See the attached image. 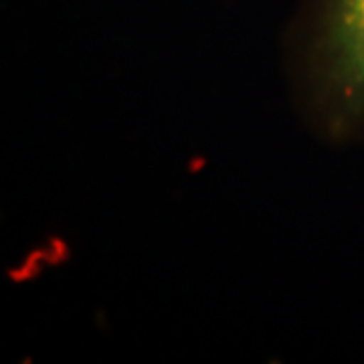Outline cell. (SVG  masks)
I'll list each match as a JSON object with an SVG mask.
<instances>
[{
  "label": "cell",
  "instance_id": "cell-1",
  "mask_svg": "<svg viewBox=\"0 0 364 364\" xmlns=\"http://www.w3.org/2000/svg\"><path fill=\"white\" fill-rule=\"evenodd\" d=\"M282 53L304 128L332 148L364 146V0H298Z\"/></svg>",
  "mask_w": 364,
  "mask_h": 364
}]
</instances>
